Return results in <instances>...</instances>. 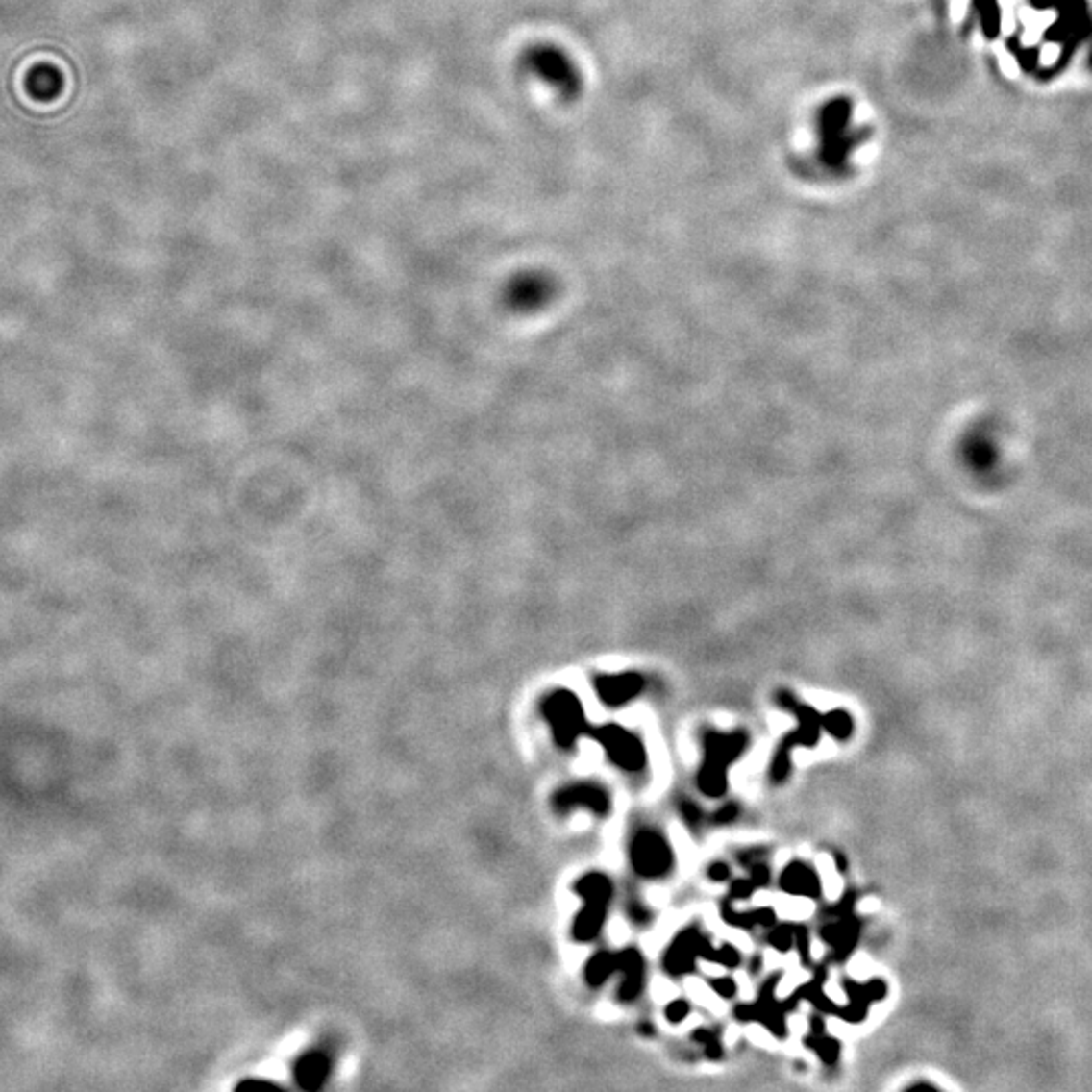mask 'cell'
<instances>
[{"label": "cell", "mask_w": 1092, "mask_h": 1092, "mask_svg": "<svg viewBox=\"0 0 1092 1092\" xmlns=\"http://www.w3.org/2000/svg\"><path fill=\"white\" fill-rule=\"evenodd\" d=\"M854 104L848 97H831L815 115V150L811 156L807 174H824V177H844L850 170L852 152L860 146L868 132L852 126Z\"/></svg>", "instance_id": "6da1fadb"}, {"label": "cell", "mask_w": 1092, "mask_h": 1092, "mask_svg": "<svg viewBox=\"0 0 1092 1092\" xmlns=\"http://www.w3.org/2000/svg\"><path fill=\"white\" fill-rule=\"evenodd\" d=\"M520 71L553 91L558 100L573 102L584 89V75L575 57L558 43L540 41L520 53Z\"/></svg>", "instance_id": "7a4b0ae2"}, {"label": "cell", "mask_w": 1092, "mask_h": 1092, "mask_svg": "<svg viewBox=\"0 0 1092 1092\" xmlns=\"http://www.w3.org/2000/svg\"><path fill=\"white\" fill-rule=\"evenodd\" d=\"M749 734L736 732H707L705 734V760L698 771V789L708 797H723L729 785V767L745 753Z\"/></svg>", "instance_id": "3957f363"}, {"label": "cell", "mask_w": 1092, "mask_h": 1092, "mask_svg": "<svg viewBox=\"0 0 1092 1092\" xmlns=\"http://www.w3.org/2000/svg\"><path fill=\"white\" fill-rule=\"evenodd\" d=\"M1052 7L1058 11V21L1052 25L1044 38L1050 43H1060L1062 53L1055 69H1062L1077 51L1080 41L1092 33V16L1088 12L1086 0H1052Z\"/></svg>", "instance_id": "277c9868"}, {"label": "cell", "mask_w": 1092, "mask_h": 1092, "mask_svg": "<svg viewBox=\"0 0 1092 1092\" xmlns=\"http://www.w3.org/2000/svg\"><path fill=\"white\" fill-rule=\"evenodd\" d=\"M542 714L553 729L555 743L560 749H571L577 738L587 731V716L581 700L569 690H555L542 702Z\"/></svg>", "instance_id": "5b68a950"}, {"label": "cell", "mask_w": 1092, "mask_h": 1092, "mask_svg": "<svg viewBox=\"0 0 1092 1092\" xmlns=\"http://www.w3.org/2000/svg\"><path fill=\"white\" fill-rule=\"evenodd\" d=\"M630 860L643 879H661L672 870L674 854L664 835L654 830H641L632 840Z\"/></svg>", "instance_id": "8992f818"}, {"label": "cell", "mask_w": 1092, "mask_h": 1092, "mask_svg": "<svg viewBox=\"0 0 1092 1092\" xmlns=\"http://www.w3.org/2000/svg\"><path fill=\"white\" fill-rule=\"evenodd\" d=\"M591 736L606 749L611 763L628 773H639L648 763L646 747L641 740L619 725H603L591 731Z\"/></svg>", "instance_id": "52a82bcc"}, {"label": "cell", "mask_w": 1092, "mask_h": 1092, "mask_svg": "<svg viewBox=\"0 0 1092 1092\" xmlns=\"http://www.w3.org/2000/svg\"><path fill=\"white\" fill-rule=\"evenodd\" d=\"M553 280L544 273L531 271L514 278L506 289V300L514 310H538L553 298Z\"/></svg>", "instance_id": "ba28073f"}, {"label": "cell", "mask_w": 1092, "mask_h": 1092, "mask_svg": "<svg viewBox=\"0 0 1092 1092\" xmlns=\"http://www.w3.org/2000/svg\"><path fill=\"white\" fill-rule=\"evenodd\" d=\"M646 688V678L637 672L601 674L595 678V692L603 705L609 708L626 707Z\"/></svg>", "instance_id": "9c48e42d"}, {"label": "cell", "mask_w": 1092, "mask_h": 1092, "mask_svg": "<svg viewBox=\"0 0 1092 1092\" xmlns=\"http://www.w3.org/2000/svg\"><path fill=\"white\" fill-rule=\"evenodd\" d=\"M779 983V973L767 980V983L760 987L758 1000L753 1005H738L734 1009V1016L743 1022H763L777 1036H785V1022L783 1011L775 1004V987Z\"/></svg>", "instance_id": "30bf717a"}, {"label": "cell", "mask_w": 1092, "mask_h": 1092, "mask_svg": "<svg viewBox=\"0 0 1092 1092\" xmlns=\"http://www.w3.org/2000/svg\"><path fill=\"white\" fill-rule=\"evenodd\" d=\"M553 806L558 813H567V811H573L577 807H583V809H589L593 813L606 815V813H609L611 802H609V795H608L606 789H601V787L591 785V783H575V785L558 789L553 797Z\"/></svg>", "instance_id": "8fae6325"}, {"label": "cell", "mask_w": 1092, "mask_h": 1092, "mask_svg": "<svg viewBox=\"0 0 1092 1092\" xmlns=\"http://www.w3.org/2000/svg\"><path fill=\"white\" fill-rule=\"evenodd\" d=\"M707 941L708 939L705 937V934H702L694 927L682 931L674 939V943L670 945L666 957H664L666 971L670 975L692 973L694 967H696V959H702V951H705Z\"/></svg>", "instance_id": "7c38bea8"}, {"label": "cell", "mask_w": 1092, "mask_h": 1092, "mask_svg": "<svg viewBox=\"0 0 1092 1092\" xmlns=\"http://www.w3.org/2000/svg\"><path fill=\"white\" fill-rule=\"evenodd\" d=\"M617 973H623V981L619 985V1000L621 1002H633L639 998L643 989V980H646V965L637 949H626L615 953Z\"/></svg>", "instance_id": "4fadbf2b"}, {"label": "cell", "mask_w": 1092, "mask_h": 1092, "mask_svg": "<svg viewBox=\"0 0 1092 1092\" xmlns=\"http://www.w3.org/2000/svg\"><path fill=\"white\" fill-rule=\"evenodd\" d=\"M608 906L609 905L584 901V906L577 914L575 925H573V937L581 943L593 941L601 932L603 923H606V919H608Z\"/></svg>", "instance_id": "5bb4252c"}, {"label": "cell", "mask_w": 1092, "mask_h": 1092, "mask_svg": "<svg viewBox=\"0 0 1092 1092\" xmlns=\"http://www.w3.org/2000/svg\"><path fill=\"white\" fill-rule=\"evenodd\" d=\"M782 888L789 894H802V896H817L819 894V881L815 872L802 864L791 862L782 874Z\"/></svg>", "instance_id": "9a60e30c"}, {"label": "cell", "mask_w": 1092, "mask_h": 1092, "mask_svg": "<svg viewBox=\"0 0 1092 1092\" xmlns=\"http://www.w3.org/2000/svg\"><path fill=\"white\" fill-rule=\"evenodd\" d=\"M575 892L581 896L583 901L609 905L611 896H613V886H611L608 876L593 872V874L583 876V879L575 884Z\"/></svg>", "instance_id": "2e32d148"}, {"label": "cell", "mask_w": 1092, "mask_h": 1092, "mask_svg": "<svg viewBox=\"0 0 1092 1092\" xmlns=\"http://www.w3.org/2000/svg\"><path fill=\"white\" fill-rule=\"evenodd\" d=\"M723 919L738 929H755V927H773L775 914L771 908H757L749 912H736L732 910L731 903L723 905Z\"/></svg>", "instance_id": "e0dca14e"}, {"label": "cell", "mask_w": 1092, "mask_h": 1092, "mask_svg": "<svg viewBox=\"0 0 1092 1092\" xmlns=\"http://www.w3.org/2000/svg\"><path fill=\"white\" fill-rule=\"evenodd\" d=\"M613 973H617V961H615V953L609 951H599L595 953L593 957L589 959L587 967H584V980L591 987H601L606 983Z\"/></svg>", "instance_id": "ac0fdd59"}, {"label": "cell", "mask_w": 1092, "mask_h": 1092, "mask_svg": "<svg viewBox=\"0 0 1092 1092\" xmlns=\"http://www.w3.org/2000/svg\"><path fill=\"white\" fill-rule=\"evenodd\" d=\"M973 11L978 12L981 31L987 38H998L1002 29V12L998 0H971Z\"/></svg>", "instance_id": "d6986e66"}, {"label": "cell", "mask_w": 1092, "mask_h": 1092, "mask_svg": "<svg viewBox=\"0 0 1092 1092\" xmlns=\"http://www.w3.org/2000/svg\"><path fill=\"white\" fill-rule=\"evenodd\" d=\"M705 959L714 961V963L723 965V967H729V969H734V967H738V963H740V953H738L732 945H729V943H725L723 947H718V949H714V947L710 945V949H708Z\"/></svg>", "instance_id": "ffe728a7"}, {"label": "cell", "mask_w": 1092, "mask_h": 1092, "mask_svg": "<svg viewBox=\"0 0 1092 1092\" xmlns=\"http://www.w3.org/2000/svg\"><path fill=\"white\" fill-rule=\"evenodd\" d=\"M1009 49L1016 53L1018 57V63L1026 69V71H1036L1038 67V57H1040V49L1036 47H1022L1018 45L1016 38H1009Z\"/></svg>", "instance_id": "44dd1931"}, {"label": "cell", "mask_w": 1092, "mask_h": 1092, "mask_svg": "<svg viewBox=\"0 0 1092 1092\" xmlns=\"http://www.w3.org/2000/svg\"><path fill=\"white\" fill-rule=\"evenodd\" d=\"M795 937H797V934H795V931H793L791 927H783V925H782V927H775V929L769 932V943H771V947L777 949L779 953H787V951L793 947Z\"/></svg>", "instance_id": "7402d4cb"}, {"label": "cell", "mask_w": 1092, "mask_h": 1092, "mask_svg": "<svg viewBox=\"0 0 1092 1092\" xmlns=\"http://www.w3.org/2000/svg\"><path fill=\"white\" fill-rule=\"evenodd\" d=\"M824 725H826V729H828L833 736H837V738H846L848 732H850V729H852L848 714H846V712H840V710L830 712V714L824 718Z\"/></svg>", "instance_id": "603a6c76"}, {"label": "cell", "mask_w": 1092, "mask_h": 1092, "mask_svg": "<svg viewBox=\"0 0 1092 1092\" xmlns=\"http://www.w3.org/2000/svg\"><path fill=\"white\" fill-rule=\"evenodd\" d=\"M757 890V884L751 879H738L731 884V899L732 901H745Z\"/></svg>", "instance_id": "cb8c5ba5"}, {"label": "cell", "mask_w": 1092, "mask_h": 1092, "mask_svg": "<svg viewBox=\"0 0 1092 1092\" xmlns=\"http://www.w3.org/2000/svg\"><path fill=\"white\" fill-rule=\"evenodd\" d=\"M688 1013H690V1005H688V1002H684V1000H676V1002H672V1004L666 1007V1018H668L672 1024L684 1022V1020L688 1018Z\"/></svg>", "instance_id": "d4e9b609"}, {"label": "cell", "mask_w": 1092, "mask_h": 1092, "mask_svg": "<svg viewBox=\"0 0 1092 1092\" xmlns=\"http://www.w3.org/2000/svg\"><path fill=\"white\" fill-rule=\"evenodd\" d=\"M710 987L718 993L723 1000H731L736 996V983L732 978H716L710 980Z\"/></svg>", "instance_id": "484cf974"}, {"label": "cell", "mask_w": 1092, "mask_h": 1092, "mask_svg": "<svg viewBox=\"0 0 1092 1092\" xmlns=\"http://www.w3.org/2000/svg\"><path fill=\"white\" fill-rule=\"evenodd\" d=\"M680 811H682V817H684V822H686L692 830H696V828L702 824V809H700L696 804H692V802H682Z\"/></svg>", "instance_id": "4316f807"}, {"label": "cell", "mask_w": 1092, "mask_h": 1092, "mask_svg": "<svg viewBox=\"0 0 1092 1092\" xmlns=\"http://www.w3.org/2000/svg\"><path fill=\"white\" fill-rule=\"evenodd\" d=\"M736 817H738V806H736V804H727V806H723V807H720V809L712 815V824H716V826H727V824H732Z\"/></svg>", "instance_id": "83f0119b"}, {"label": "cell", "mask_w": 1092, "mask_h": 1092, "mask_svg": "<svg viewBox=\"0 0 1092 1092\" xmlns=\"http://www.w3.org/2000/svg\"><path fill=\"white\" fill-rule=\"evenodd\" d=\"M749 868H751V881L757 884V888H765V886L769 884V881H771L769 868H767L765 864H760V862H755V864L749 866Z\"/></svg>", "instance_id": "f1b7e54d"}, {"label": "cell", "mask_w": 1092, "mask_h": 1092, "mask_svg": "<svg viewBox=\"0 0 1092 1092\" xmlns=\"http://www.w3.org/2000/svg\"><path fill=\"white\" fill-rule=\"evenodd\" d=\"M628 912H630V919H632L633 923H637V925H648L650 919H652L650 910H648L646 906H643V905H639V903H632L630 908H628Z\"/></svg>", "instance_id": "f546056e"}, {"label": "cell", "mask_w": 1092, "mask_h": 1092, "mask_svg": "<svg viewBox=\"0 0 1092 1092\" xmlns=\"http://www.w3.org/2000/svg\"><path fill=\"white\" fill-rule=\"evenodd\" d=\"M708 879L714 882H725L731 879V868L723 862H714L708 866Z\"/></svg>", "instance_id": "4dcf8cb0"}, {"label": "cell", "mask_w": 1092, "mask_h": 1092, "mask_svg": "<svg viewBox=\"0 0 1092 1092\" xmlns=\"http://www.w3.org/2000/svg\"><path fill=\"white\" fill-rule=\"evenodd\" d=\"M705 1046H707V1056H708V1058L718 1060L720 1056H723V1046H720V1042H718V1038H716V1033H714V1036H712Z\"/></svg>", "instance_id": "1f68e13d"}, {"label": "cell", "mask_w": 1092, "mask_h": 1092, "mask_svg": "<svg viewBox=\"0 0 1092 1092\" xmlns=\"http://www.w3.org/2000/svg\"><path fill=\"white\" fill-rule=\"evenodd\" d=\"M760 967H763V959H760V957H755V959H753V965H751V971H753V973H758V969H760Z\"/></svg>", "instance_id": "d6a6232c"}, {"label": "cell", "mask_w": 1092, "mask_h": 1092, "mask_svg": "<svg viewBox=\"0 0 1092 1092\" xmlns=\"http://www.w3.org/2000/svg\"><path fill=\"white\" fill-rule=\"evenodd\" d=\"M639 1031H641V1033H650V1036H652V1033H654V1026H652V1024H641V1030H639Z\"/></svg>", "instance_id": "836d02e7"}, {"label": "cell", "mask_w": 1092, "mask_h": 1092, "mask_svg": "<svg viewBox=\"0 0 1092 1092\" xmlns=\"http://www.w3.org/2000/svg\"><path fill=\"white\" fill-rule=\"evenodd\" d=\"M1088 65H1090V69H1092V51H1090V57H1088Z\"/></svg>", "instance_id": "e575fe53"}]
</instances>
